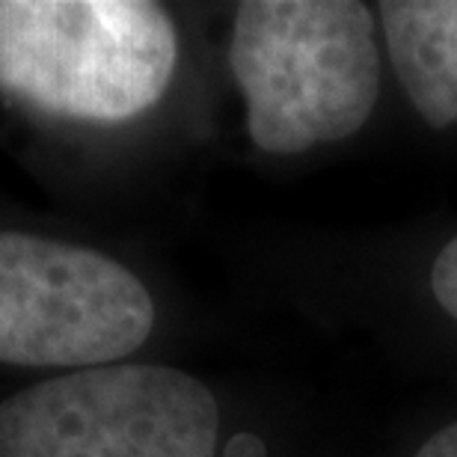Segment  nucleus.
Here are the masks:
<instances>
[{"mask_svg":"<svg viewBox=\"0 0 457 457\" xmlns=\"http://www.w3.org/2000/svg\"><path fill=\"white\" fill-rule=\"evenodd\" d=\"M235 80L262 152L300 154L351 137L380 93L371 12L356 0H250L237 6Z\"/></svg>","mask_w":457,"mask_h":457,"instance_id":"1","label":"nucleus"},{"mask_svg":"<svg viewBox=\"0 0 457 457\" xmlns=\"http://www.w3.org/2000/svg\"><path fill=\"white\" fill-rule=\"evenodd\" d=\"M176 57L152 0H0V89L42 113L134 119L167 93Z\"/></svg>","mask_w":457,"mask_h":457,"instance_id":"2","label":"nucleus"},{"mask_svg":"<svg viewBox=\"0 0 457 457\" xmlns=\"http://www.w3.org/2000/svg\"><path fill=\"white\" fill-rule=\"evenodd\" d=\"M214 392L167 365H104L0 404V457H214Z\"/></svg>","mask_w":457,"mask_h":457,"instance_id":"3","label":"nucleus"},{"mask_svg":"<svg viewBox=\"0 0 457 457\" xmlns=\"http://www.w3.org/2000/svg\"><path fill=\"white\" fill-rule=\"evenodd\" d=\"M143 282L107 255L0 232V362L89 369L134 353L152 333Z\"/></svg>","mask_w":457,"mask_h":457,"instance_id":"4","label":"nucleus"},{"mask_svg":"<svg viewBox=\"0 0 457 457\" xmlns=\"http://www.w3.org/2000/svg\"><path fill=\"white\" fill-rule=\"evenodd\" d=\"M392 69L431 128L457 122V0L380 4Z\"/></svg>","mask_w":457,"mask_h":457,"instance_id":"5","label":"nucleus"},{"mask_svg":"<svg viewBox=\"0 0 457 457\" xmlns=\"http://www.w3.org/2000/svg\"><path fill=\"white\" fill-rule=\"evenodd\" d=\"M431 288L434 297L445 312L457 321V237L443 246L431 268Z\"/></svg>","mask_w":457,"mask_h":457,"instance_id":"6","label":"nucleus"},{"mask_svg":"<svg viewBox=\"0 0 457 457\" xmlns=\"http://www.w3.org/2000/svg\"><path fill=\"white\" fill-rule=\"evenodd\" d=\"M416 457H457V422L443 428L440 434H434Z\"/></svg>","mask_w":457,"mask_h":457,"instance_id":"7","label":"nucleus"}]
</instances>
